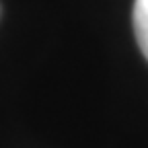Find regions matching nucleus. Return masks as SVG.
Segmentation results:
<instances>
[{
  "label": "nucleus",
  "instance_id": "obj_1",
  "mask_svg": "<svg viewBox=\"0 0 148 148\" xmlns=\"http://www.w3.org/2000/svg\"><path fill=\"white\" fill-rule=\"evenodd\" d=\"M134 33L144 58L148 60V0L134 2Z\"/></svg>",
  "mask_w": 148,
  "mask_h": 148
}]
</instances>
